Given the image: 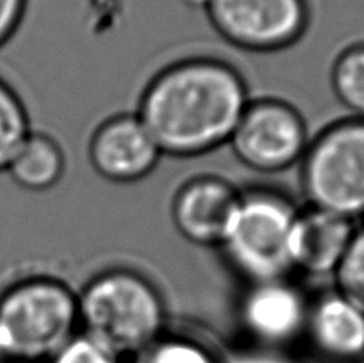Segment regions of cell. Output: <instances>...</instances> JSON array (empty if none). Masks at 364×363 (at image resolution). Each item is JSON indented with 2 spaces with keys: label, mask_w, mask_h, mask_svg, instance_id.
Segmentation results:
<instances>
[{
  "label": "cell",
  "mask_w": 364,
  "mask_h": 363,
  "mask_svg": "<svg viewBox=\"0 0 364 363\" xmlns=\"http://www.w3.org/2000/svg\"><path fill=\"white\" fill-rule=\"evenodd\" d=\"M248 105V87L235 68L188 58L149 82L136 115L161 155L188 159L229 144Z\"/></svg>",
  "instance_id": "cell-1"
},
{
  "label": "cell",
  "mask_w": 364,
  "mask_h": 363,
  "mask_svg": "<svg viewBox=\"0 0 364 363\" xmlns=\"http://www.w3.org/2000/svg\"><path fill=\"white\" fill-rule=\"evenodd\" d=\"M80 332L127 362L166 333L160 291L142 274L114 268L100 272L77 293Z\"/></svg>",
  "instance_id": "cell-2"
},
{
  "label": "cell",
  "mask_w": 364,
  "mask_h": 363,
  "mask_svg": "<svg viewBox=\"0 0 364 363\" xmlns=\"http://www.w3.org/2000/svg\"><path fill=\"white\" fill-rule=\"evenodd\" d=\"M80 332L77 291L51 275H29L0 291V349L6 360L47 363Z\"/></svg>",
  "instance_id": "cell-3"
},
{
  "label": "cell",
  "mask_w": 364,
  "mask_h": 363,
  "mask_svg": "<svg viewBox=\"0 0 364 363\" xmlns=\"http://www.w3.org/2000/svg\"><path fill=\"white\" fill-rule=\"evenodd\" d=\"M299 210L277 191L240 194L237 210L219 248L250 285L284 280L292 272L291 241Z\"/></svg>",
  "instance_id": "cell-4"
},
{
  "label": "cell",
  "mask_w": 364,
  "mask_h": 363,
  "mask_svg": "<svg viewBox=\"0 0 364 363\" xmlns=\"http://www.w3.org/2000/svg\"><path fill=\"white\" fill-rule=\"evenodd\" d=\"M301 189L311 209L350 221L364 216V119L336 122L309 142Z\"/></svg>",
  "instance_id": "cell-5"
},
{
  "label": "cell",
  "mask_w": 364,
  "mask_h": 363,
  "mask_svg": "<svg viewBox=\"0 0 364 363\" xmlns=\"http://www.w3.org/2000/svg\"><path fill=\"white\" fill-rule=\"evenodd\" d=\"M305 120L294 106L279 100L250 101L229 146L243 167L262 174L289 170L309 147Z\"/></svg>",
  "instance_id": "cell-6"
},
{
  "label": "cell",
  "mask_w": 364,
  "mask_h": 363,
  "mask_svg": "<svg viewBox=\"0 0 364 363\" xmlns=\"http://www.w3.org/2000/svg\"><path fill=\"white\" fill-rule=\"evenodd\" d=\"M205 11L224 41L255 53L291 47L309 26L307 0H210Z\"/></svg>",
  "instance_id": "cell-7"
},
{
  "label": "cell",
  "mask_w": 364,
  "mask_h": 363,
  "mask_svg": "<svg viewBox=\"0 0 364 363\" xmlns=\"http://www.w3.org/2000/svg\"><path fill=\"white\" fill-rule=\"evenodd\" d=\"M88 157L101 178L128 184L151 174L161 152L138 115L119 114L104 120L91 135Z\"/></svg>",
  "instance_id": "cell-8"
},
{
  "label": "cell",
  "mask_w": 364,
  "mask_h": 363,
  "mask_svg": "<svg viewBox=\"0 0 364 363\" xmlns=\"http://www.w3.org/2000/svg\"><path fill=\"white\" fill-rule=\"evenodd\" d=\"M310 302L302 291L284 280L250 285L240 302L243 330L257 344L279 349L302 338Z\"/></svg>",
  "instance_id": "cell-9"
},
{
  "label": "cell",
  "mask_w": 364,
  "mask_h": 363,
  "mask_svg": "<svg viewBox=\"0 0 364 363\" xmlns=\"http://www.w3.org/2000/svg\"><path fill=\"white\" fill-rule=\"evenodd\" d=\"M240 192L225 179L198 177L181 186L171 218L179 236L198 246H220L237 210Z\"/></svg>",
  "instance_id": "cell-10"
},
{
  "label": "cell",
  "mask_w": 364,
  "mask_h": 363,
  "mask_svg": "<svg viewBox=\"0 0 364 363\" xmlns=\"http://www.w3.org/2000/svg\"><path fill=\"white\" fill-rule=\"evenodd\" d=\"M304 336L324 362H364V310L336 290L310 302Z\"/></svg>",
  "instance_id": "cell-11"
},
{
  "label": "cell",
  "mask_w": 364,
  "mask_h": 363,
  "mask_svg": "<svg viewBox=\"0 0 364 363\" xmlns=\"http://www.w3.org/2000/svg\"><path fill=\"white\" fill-rule=\"evenodd\" d=\"M356 229L355 221L309 206L299 211L291 241L292 269L310 277H333Z\"/></svg>",
  "instance_id": "cell-12"
},
{
  "label": "cell",
  "mask_w": 364,
  "mask_h": 363,
  "mask_svg": "<svg viewBox=\"0 0 364 363\" xmlns=\"http://www.w3.org/2000/svg\"><path fill=\"white\" fill-rule=\"evenodd\" d=\"M66 172V155L53 136L31 132L5 173L24 191L43 192L60 183Z\"/></svg>",
  "instance_id": "cell-13"
},
{
  "label": "cell",
  "mask_w": 364,
  "mask_h": 363,
  "mask_svg": "<svg viewBox=\"0 0 364 363\" xmlns=\"http://www.w3.org/2000/svg\"><path fill=\"white\" fill-rule=\"evenodd\" d=\"M331 87L336 100L353 117L364 119V42L352 45L336 58Z\"/></svg>",
  "instance_id": "cell-14"
},
{
  "label": "cell",
  "mask_w": 364,
  "mask_h": 363,
  "mask_svg": "<svg viewBox=\"0 0 364 363\" xmlns=\"http://www.w3.org/2000/svg\"><path fill=\"white\" fill-rule=\"evenodd\" d=\"M29 114L19 95L0 77V173L31 135Z\"/></svg>",
  "instance_id": "cell-15"
},
{
  "label": "cell",
  "mask_w": 364,
  "mask_h": 363,
  "mask_svg": "<svg viewBox=\"0 0 364 363\" xmlns=\"http://www.w3.org/2000/svg\"><path fill=\"white\" fill-rule=\"evenodd\" d=\"M125 363H227L213 349L191 336L165 333Z\"/></svg>",
  "instance_id": "cell-16"
},
{
  "label": "cell",
  "mask_w": 364,
  "mask_h": 363,
  "mask_svg": "<svg viewBox=\"0 0 364 363\" xmlns=\"http://www.w3.org/2000/svg\"><path fill=\"white\" fill-rule=\"evenodd\" d=\"M333 278L337 293L364 310V224L355 229Z\"/></svg>",
  "instance_id": "cell-17"
},
{
  "label": "cell",
  "mask_w": 364,
  "mask_h": 363,
  "mask_svg": "<svg viewBox=\"0 0 364 363\" xmlns=\"http://www.w3.org/2000/svg\"><path fill=\"white\" fill-rule=\"evenodd\" d=\"M47 363H125L107 347L91 340L82 332L77 333Z\"/></svg>",
  "instance_id": "cell-18"
},
{
  "label": "cell",
  "mask_w": 364,
  "mask_h": 363,
  "mask_svg": "<svg viewBox=\"0 0 364 363\" xmlns=\"http://www.w3.org/2000/svg\"><path fill=\"white\" fill-rule=\"evenodd\" d=\"M28 0H0V48L16 34L21 24Z\"/></svg>",
  "instance_id": "cell-19"
},
{
  "label": "cell",
  "mask_w": 364,
  "mask_h": 363,
  "mask_svg": "<svg viewBox=\"0 0 364 363\" xmlns=\"http://www.w3.org/2000/svg\"><path fill=\"white\" fill-rule=\"evenodd\" d=\"M182 2L188 6H192V9H203L205 10L210 0H182Z\"/></svg>",
  "instance_id": "cell-20"
},
{
  "label": "cell",
  "mask_w": 364,
  "mask_h": 363,
  "mask_svg": "<svg viewBox=\"0 0 364 363\" xmlns=\"http://www.w3.org/2000/svg\"><path fill=\"white\" fill-rule=\"evenodd\" d=\"M4 362H6V357H5V355H4L2 349H0V363H4Z\"/></svg>",
  "instance_id": "cell-21"
},
{
  "label": "cell",
  "mask_w": 364,
  "mask_h": 363,
  "mask_svg": "<svg viewBox=\"0 0 364 363\" xmlns=\"http://www.w3.org/2000/svg\"><path fill=\"white\" fill-rule=\"evenodd\" d=\"M4 363H26V362H16V360H6Z\"/></svg>",
  "instance_id": "cell-22"
}]
</instances>
